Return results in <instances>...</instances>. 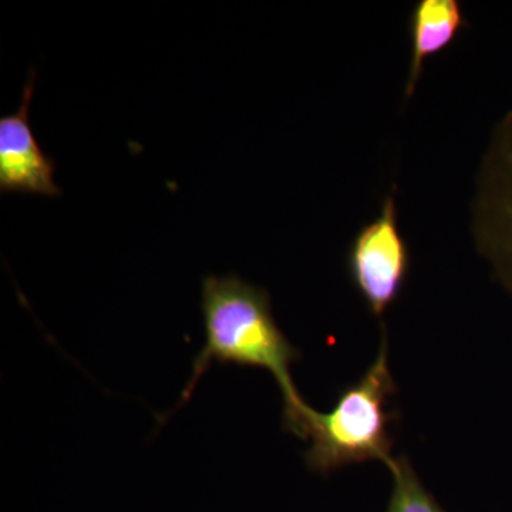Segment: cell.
<instances>
[{"mask_svg":"<svg viewBox=\"0 0 512 512\" xmlns=\"http://www.w3.org/2000/svg\"><path fill=\"white\" fill-rule=\"evenodd\" d=\"M387 467L393 477V493L387 512H446L421 484L406 457H394Z\"/></svg>","mask_w":512,"mask_h":512,"instance_id":"7","label":"cell"},{"mask_svg":"<svg viewBox=\"0 0 512 512\" xmlns=\"http://www.w3.org/2000/svg\"><path fill=\"white\" fill-rule=\"evenodd\" d=\"M467 26L463 5L458 0H419L410 12V64L404 97L412 99L424 66L448 49Z\"/></svg>","mask_w":512,"mask_h":512,"instance_id":"6","label":"cell"},{"mask_svg":"<svg viewBox=\"0 0 512 512\" xmlns=\"http://www.w3.org/2000/svg\"><path fill=\"white\" fill-rule=\"evenodd\" d=\"M410 249L400 231L396 197L387 195L379 214L350 242L348 274L367 309L383 318L402 295L410 272Z\"/></svg>","mask_w":512,"mask_h":512,"instance_id":"4","label":"cell"},{"mask_svg":"<svg viewBox=\"0 0 512 512\" xmlns=\"http://www.w3.org/2000/svg\"><path fill=\"white\" fill-rule=\"evenodd\" d=\"M471 232L495 278L512 295V110L498 121L481 158Z\"/></svg>","mask_w":512,"mask_h":512,"instance_id":"3","label":"cell"},{"mask_svg":"<svg viewBox=\"0 0 512 512\" xmlns=\"http://www.w3.org/2000/svg\"><path fill=\"white\" fill-rule=\"evenodd\" d=\"M35 77L32 70L19 109L0 117V191L59 197L62 190L55 183V161L43 153L30 127Z\"/></svg>","mask_w":512,"mask_h":512,"instance_id":"5","label":"cell"},{"mask_svg":"<svg viewBox=\"0 0 512 512\" xmlns=\"http://www.w3.org/2000/svg\"><path fill=\"white\" fill-rule=\"evenodd\" d=\"M201 309L205 345L195 356L180 406L190 400L198 380L214 362L261 367L274 376L281 389L285 429L302 439L312 407L292 379L291 367L301 353L276 323L269 293L235 274L208 275L202 281Z\"/></svg>","mask_w":512,"mask_h":512,"instance_id":"1","label":"cell"},{"mask_svg":"<svg viewBox=\"0 0 512 512\" xmlns=\"http://www.w3.org/2000/svg\"><path fill=\"white\" fill-rule=\"evenodd\" d=\"M396 384L389 366V346L382 339L375 362L352 386L339 394L328 413L311 409L303 427V440H311L305 454L313 473L329 474L350 464L382 461L392 456L390 426Z\"/></svg>","mask_w":512,"mask_h":512,"instance_id":"2","label":"cell"}]
</instances>
